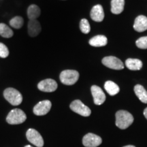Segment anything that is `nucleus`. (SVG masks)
<instances>
[{
  "instance_id": "412c9836",
  "label": "nucleus",
  "mask_w": 147,
  "mask_h": 147,
  "mask_svg": "<svg viewBox=\"0 0 147 147\" xmlns=\"http://www.w3.org/2000/svg\"><path fill=\"white\" fill-rule=\"evenodd\" d=\"M13 31L4 23H0V35L3 38H10L13 36Z\"/></svg>"
},
{
  "instance_id": "f8f14e48",
  "label": "nucleus",
  "mask_w": 147,
  "mask_h": 147,
  "mask_svg": "<svg viewBox=\"0 0 147 147\" xmlns=\"http://www.w3.org/2000/svg\"><path fill=\"white\" fill-rule=\"evenodd\" d=\"M90 15H91V19L94 21L102 22L104 18V12L103 7L100 4L95 5L91 9Z\"/></svg>"
},
{
  "instance_id": "0eeeda50",
  "label": "nucleus",
  "mask_w": 147,
  "mask_h": 147,
  "mask_svg": "<svg viewBox=\"0 0 147 147\" xmlns=\"http://www.w3.org/2000/svg\"><path fill=\"white\" fill-rule=\"evenodd\" d=\"M26 136L27 140L35 146L38 147L44 146V140L37 130L34 129H29L26 133Z\"/></svg>"
},
{
  "instance_id": "2eb2a0df",
  "label": "nucleus",
  "mask_w": 147,
  "mask_h": 147,
  "mask_svg": "<svg viewBox=\"0 0 147 147\" xmlns=\"http://www.w3.org/2000/svg\"><path fill=\"white\" fill-rule=\"evenodd\" d=\"M108 39L106 36L102 35H98L89 40V45L94 47H104L107 45Z\"/></svg>"
},
{
  "instance_id": "ddd939ff",
  "label": "nucleus",
  "mask_w": 147,
  "mask_h": 147,
  "mask_svg": "<svg viewBox=\"0 0 147 147\" xmlns=\"http://www.w3.org/2000/svg\"><path fill=\"white\" fill-rule=\"evenodd\" d=\"M134 29L136 32H142L147 29V17L140 15L135 19L134 24Z\"/></svg>"
},
{
  "instance_id": "20e7f679",
  "label": "nucleus",
  "mask_w": 147,
  "mask_h": 147,
  "mask_svg": "<svg viewBox=\"0 0 147 147\" xmlns=\"http://www.w3.org/2000/svg\"><path fill=\"white\" fill-rule=\"evenodd\" d=\"M60 80L65 85H73L78 81L79 73L73 69H66L61 73Z\"/></svg>"
},
{
  "instance_id": "b1692460",
  "label": "nucleus",
  "mask_w": 147,
  "mask_h": 147,
  "mask_svg": "<svg viewBox=\"0 0 147 147\" xmlns=\"http://www.w3.org/2000/svg\"><path fill=\"white\" fill-rule=\"evenodd\" d=\"M136 45L139 49H147V36L142 37L138 39L136 42Z\"/></svg>"
},
{
  "instance_id": "39448f33",
  "label": "nucleus",
  "mask_w": 147,
  "mask_h": 147,
  "mask_svg": "<svg viewBox=\"0 0 147 147\" xmlns=\"http://www.w3.org/2000/svg\"><path fill=\"white\" fill-rule=\"evenodd\" d=\"M69 107L72 111L82 117H89L91 114V110H90V108L84 105L83 103L79 100L73 101L71 103Z\"/></svg>"
},
{
  "instance_id": "f03ea898",
  "label": "nucleus",
  "mask_w": 147,
  "mask_h": 147,
  "mask_svg": "<svg viewBox=\"0 0 147 147\" xmlns=\"http://www.w3.org/2000/svg\"><path fill=\"white\" fill-rule=\"evenodd\" d=\"M27 119V116L21 109L12 110L6 117V121L10 125H18L23 123Z\"/></svg>"
},
{
  "instance_id": "393cba45",
  "label": "nucleus",
  "mask_w": 147,
  "mask_h": 147,
  "mask_svg": "<svg viewBox=\"0 0 147 147\" xmlns=\"http://www.w3.org/2000/svg\"><path fill=\"white\" fill-rule=\"evenodd\" d=\"M9 55V50L6 46L3 43H0V57L1 58H6Z\"/></svg>"
},
{
  "instance_id": "4468645a",
  "label": "nucleus",
  "mask_w": 147,
  "mask_h": 147,
  "mask_svg": "<svg viewBox=\"0 0 147 147\" xmlns=\"http://www.w3.org/2000/svg\"><path fill=\"white\" fill-rule=\"evenodd\" d=\"M41 25L37 20H29L28 23V33L31 37H36L41 32Z\"/></svg>"
},
{
  "instance_id": "f3484780",
  "label": "nucleus",
  "mask_w": 147,
  "mask_h": 147,
  "mask_svg": "<svg viewBox=\"0 0 147 147\" xmlns=\"http://www.w3.org/2000/svg\"><path fill=\"white\" fill-rule=\"evenodd\" d=\"M125 65L130 70H140L142 67V61L138 59H127L125 61Z\"/></svg>"
},
{
  "instance_id": "1a4fd4ad",
  "label": "nucleus",
  "mask_w": 147,
  "mask_h": 147,
  "mask_svg": "<svg viewBox=\"0 0 147 147\" xmlns=\"http://www.w3.org/2000/svg\"><path fill=\"white\" fill-rule=\"evenodd\" d=\"M52 104L49 100H43L34 106V113L38 116H43L50 111Z\"/></svg>"
},
{
  "instance_id": "a878e982",
  "label": "nucleus",
  "mask_w": 147,
  "mask_h": 147,
  "mask_svg": "<svg viewBox=\"0 0 147 147\" xmlns=\"http://www.w3.org/2000/svg\"><path fill=\"white\" fill-rule=\"evenodd\" d=\"M144 115L145 117V118L147 119V108H146L144 110Z\"/></svg>"
},
{
  "instance_id": "7ed1b4c3",
  "label": "nucleus",
  "mask_w": 147,
  "mask_h": 147,
  "mask_svg": "<svg viewBox=\"0 0 147 147\" xmlns=\"http://www.w3.org/2000/svg\"><path fill=\"white\" fill-rule=\"evenodd\" d=\"M3 96L9 103L13 106H18L21 104L23 96L18 90L14 88H8L3 92Z\"/></svg>"
},
{
  "instance_id": "a211bd4d",
  "label": "nucleus",
  "mask_w": 147,
  "mask_h": 147,
  "mask_svg": "<svg viewBox=\"0 0 147 147\" xmlns=\"http://www.w3.org/2000/svg\"><path fill=\"white\" fill-rule=\"evenodd\" d=\"M134 92L138 99L144 104H147V91L140 84H137L134 87Z\"/></svg>"
},
{
  "instance_id": "dca6fc26",
  "label": "nucleus",
  "mask_w": 147,
  "mask_h": 147,
  "mask_svg": "<svg viewBox=\"0 0 147 147\" xmlns=\"http://www.w3.org/2000/svg\"><path fill=\"white\" fill-rule=\"evenodd\" d=\"M125 0H112L111 12L115 14H119L124 10Z\"/></svg>"
},
{
  "instance_id": "4be33fe9",
  "label": "nucleus",
  "mask_w": 147,
  "mask_h": 147,
  "mask_svg": "<svg viewBox=\"0 0 147 147\" xmlns=\"http://www.w3.org/2000/svg\"><path fill=\"white\" fill-rule=\"evenodd\" d=\"M24 23L23 18L21 16H15L10 21V25L15 29H20L23 27Z\"/></svg>"
},
{
  "instance_id": "9b49d317",
  "label": "nucleus",
  "mask_w": 147,
  "mask_h": 147,
  "mask_svg": "<svg viewBox=\"0 0 147 147\" xmlns=\"http://www.w3.org/2000/svg\"><path fill=\"white\" fill-rule=\"evenodd\" d=\"M38 88L44 92H53L57 89V83L53 79L48 78L40 82L38 84Z\"/></svg>"
},
{
  "instance_id": "5701e85b",
  "label": "nucleus",
  "mask_w": 147,
  "mask_h": 147,
  "mask_svg": "<svg viewBox=\"0 0 147 147\" xmlns=\"http://www.w3.org/2000/svg\"><path fill=\"white\" fill-rule=\"evenodd\" d=\"M80 29L83 34H87L90 32V30H91V27H90L89 21H88L87 19L83 18V19H82L81 21H80Z\"/></svg>"
},
{
  "instance_id": "f257e3e1",
  "label": "nucleus",
  "mask_w": 147,
  "mask_h": 147,
  "mask_svg": "<svg viewBox=\"0 0 147 147\" xmlns=\"http://www.w3.org/2000/svg\"><path fill=\"white\" fill-rule=\"evenodd\" d=\"M134 122V117L126 110H119L116 113V125L121 129H125Z\"/></svg>"
},
{
  "instance_id": "6ab92c4d",
  "label": "nucleus",
  "mask_w": 147,
  "mask_h": 147,
  "mask_svg": "<svg viewBox=\"0 0 147 147\" xmlns=\"http://www.w3.org/2000/svg\"><path fill=\"white\" fill-rule=\"evenodd\" d=\"M104 88H105L106 91H107V93L111 96H114V95H117L120 91L119 87L117 85V84L113 81H106L104 84Z\"/></svg>"
},
{
  "instance_id": "bb28decb",
  "label": "nucleus",
  "mask_w": 147,
  "mask_h": 147,
  "mask_svg": "<svg viewBox=\"0 0 147 147\" xmlns=\"http://www.w3.org/2000/svg\"><path fill=\"white\" fill-rule=\"evenodd\" d=\"M123 147H136V146H133V145H127V146H125Z\"/></svg>"
},
{
  "instance_id": "6e6552de",
  "label": "nucleus",
  "mask_w": 147,
  "mask_h": 147,
  "mask_svg": "<svg viewBox=\"0 0 147 147\" xmlns=\"http://www.w3.org/2000/svg\"><path fill=\"white\" fill-rule=\"evenodd\" d=\"M102 142V140L99 136L92 133L86 134L82 138V144L85 147H97Z\"/></svg>"
},
{
  "instance_id": "9d476101",
  "label": "nucleus",
  "mask_w": 147,
  "mask_h": 147,
  "mask_svg": "<svg viewBox=\"0 0 147 147\" xmlns=\"http://www.w3.org/2000/svg\"><path fill=\"white\" fill-rule=\"evenodd\" d=\"M91 90L95 104L100 106L104 104L106 100V95L102 89L98 86L93 85L91 88Z\"/></svg>"
},
{
  "instance_id": "423d86ee",
  "label": "nucleus",
  "mask_w": 147,
  "mask_h": 147,
  "mask_svg": "<svg viewBox=\"0 0 147 147\" xmlns=\"http://www.w3.org/2000/svg\"><path fill=\"white\" fill-rule=\"evenodd\" d=\"M103 65L110 69L120 70L124 68V64L121 61L116 57H106L102 59Z\"/></svg>"
},
{
  "instance_id": "aec40b11",
  "label": "nucleus",
  "mask_w": 147,
  "mask_h": 147,
  "mask_svg": "<svg viewBox=\"0 0 147 147\" xmlns=\"http://www.w3.org/2000/svg\"><path fill=\"white\" fill-rule=\"evenodd\" d=\"M41 11L38 5L32 4L28 8L27 10V16L30 20H36L40 15Z\"/></svg>"
},
{
  "instance_id": "cd10ccee",
  "label": "nucleus",
  "mask_w": 147,
  "mask_h": 147,
  "mask_svg": "<svg viewBox=\"0 0 147 147\" xmlns=\"http://www.w3.org/2000/svg\"><path fill=\"white\" fill-rule=\"evenodd\" d=\"M25 147H33V146H31V145H27V146H25Z\"/></svg>"
}]
</instances>
